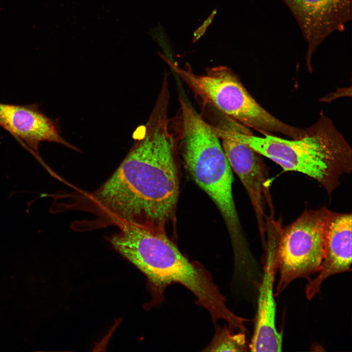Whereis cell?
I'll return each instance as SVG.
<instances>
[{
    "label": "cell",
    "mask_w": 352,
    "mask_h": 352,
    "mask_svg": "<svg viewBox=\"0 0 352 352\" xmlns=\"http://www.w3.org/2000/svg\"><path fill=\"white\" fill-rule=\"evenodd\" d=\"M295 18L308 44L305 60L308 71H313V54L334 31H343L352 19L350 0H283Z\"/></svg>",
    "instance_id": "ba28073f"
},
{
    "label": "cell",
    "mask_w": 352,
    "mask_h": 352,
    "mask_svg": "<svg viewBox=\"0 0 352 352\" xmlns=\"http://www.w3.org/2000/svg\"><path fill=\"white\" fill-rule=\"evenodd\" d=\"M162 55L174 74L189 87L204 106L211 107L262 134L281 133L290 139L303 137L306 129L299 128L277 118L252 97L229 67L207 68L204 74L182 68Z\"/></svg>",
    "instance_id": "5b68a950"
},
{
    "label": "cell",
    "mask_w": 352,
    "mask_h": 352,
    "mask_svg": "<svg viewBox=\"0 0 352 352\" xmlns=\"http://www.w3.org/2000/svg\"><path fill=\"white\" fill-rule=\"evenodd\" d=\"M341 88L336 90L332 93H330L326 95L325 97L321 99V101L325 102H330L335 99L338 97L349 96V91H351V88Z\"/></svg>",
    "instance_id": "9a60e30c"
},
{
    "label": "cell",
    "mask_w": 352,
    "mask_h": 352,
    "mask_svg": "<svg viewBox=\"0 0 352 352\" xmlns=\"http://www.w3.org/2000/svg\"><path fill=\"white\" fill-rule=\"evenodd\" d=\"M114 249L146 276L152 296L148 308L163 300L165 288L180 284L197 297L215 324L220 320L230 324L236 315L226 306V299L208 272L196 263L189 261L168 238L165 230L129 225L117 236Z\"/></svg>",
    "instance_id": "7a4b0ae2"
},
{
    "label": "cell",
    "mask_w": 352,
    "mask_h": 352,
    "mask_svg": "<svg viewBox=\"0 0 352 352\" xmlns=\"http://www.w3.org/2000/svg\"><path fill=\"white\" fill-rule=\"evenodd\" d=\"M0 126L34 150L41 142L48 141L79 151L60 135L58 121L46 115L36 104L0 103Z\"/></svg>",
    "instance_id": "9c48e42d"
},
{
    "label": "cell",
    "mask_w": 352,
    "mask_h": 352,
    "mask_svg": "<svg viewBox=\"0 0 352 352\" xmlns=\"http://www.w3.org/2000/svg\"><path fill=\"white\" fill-rule=\"evenodd\" d=\"M149 34L163 49L164 56L171 61H175L172 44L161 25L159 24L156 28L150 31Z\"/></svg>",
    "instance_id": "4fadbf2b"
},
{
    "label": "cell",
    "mask_w": 352,
    "mask_h": 352,
    "mask_svg": "<svg viewBox=\"0 0 352 352\" xmlns=\"http://www.w3.org/2000/svg\"><path fill=\"white\" fill-rule=\"evenodd\" d=\"M277 239L268 236L267 253L262 281L259 291L254 331L249 345L252 352H281L282 334L276 327V304L273 287L277 269L275 259Z\"/></svg>",
    "instance_id": "8fae6325"
},
{
    "label": "cell",
    "mask_w": 352,
    "mask_h": 352,
    "mask_svg": "<svg viewBox=\"0 0 352 352\" xmlns=\"http://www.w3.org/2000/svg\"></svg>",
    "instance_id": "2e32d148"
},
{
    "label": "cell",
    "mask_w": 352,
    "mask_h": 352,
    "mask_svg": "<svg viewBox=\"0 0 352 352\" xmlns=\"http://www.w3.org/2000/svg\"><path fill=\"white\" fill-rule=\"evenodd\" d=\"M170 100L158 96L149 118L132 133L135 142L114 173L91 195L110 223L164 229L179 193L176 146L170 127Z\"/></svg>",
    "instance_id": "6da1fadb"
},
{
    "label": "cell",
    "mask_w": 352,
    "mask_h": 352,
    "mask_svg": "<svg viewBox=\"0 0 352 352\" xmlns=\"http://www.w3.org/2000/svg\"><path fill=\"white\" fill-rule=\"evenodd\" d=\"M170 126L176 149L193 178L221 212L235 244L242 240L234 202L231 168L213 126L194 108L184 91Z\"/></svg>",
    "instance_id": "277c9868"
},
{
    "label": "cell",
    "mask_w": 352,
    "mask_h": 352,
    "mask_svg": "<svg viewBox=\"0 0 352 352\" xmlns=\"http://www.w3.org/2000/svg\"><path fill=\"white\" fill-rule=\"evenodd\" d=\"M246 349L244 332H233L225 327L217 330L213 339L205 351L242 352L246 351Z\"/></svg>",
    "instance_id": "7c38bea8"
},
{
    "label": "cell",
    "mask_w": 352,
    "mask_h": 352,
    "mask_svg": "<svg viewBox=\"0 0 352 352\" xmlns=\"http://www.w3.org/2000/svg\"><path fill=\"white\" fill-rule=\"evenodd\" d=\"M352 214L330 212L326 225L324 254L318 274L309 280L306 294L311 299L320 292L328 277L351 270L352 264Z\"/></svg>",
    "instance_id": "30bf717a"
},
{
    "label": "cell",
    "mask_w": 352,
    "mask_h": 352,
    "mask_svg": "<svg viewBox=\"0 0 352 352\" xmlns=\"http://www.w3.org/2000/svg\"><path fill=\"white\" fill-rule=\"evenodd\" d=\"M216 13L217 10H214L208 18L204 21L203 23L194 31L192 43L197 42L204 34L207 27L212 23Z\"/></svg>",
    "instance_id": "5bb4252c"
},
{
    "label": "cell",
    "mask_w": 352,
    "mask_h": 352,
    "mask_svg": "<svg viewBox=\"0 0 352 352\" xmlns=\"http://www.w3.org/2000/svg\"><path fill=\"white\" fill-rule=\"evenodd\" d=\"M214 127L231 168L239 176L250 197L259 231L264 240L268 218L265 213L266 205L270 213H273L266 166L260 154L238 140L225 129Z\"/></svg>",
    "instance_id": "52a82bcc"
},
{
    "label": "cell",
    "mask_w": 352,
    "mask_h": 352,
    "mask_svg": "<svg viewBox=\"0 0 352 352\" xmlns=\"http://www.w3.org/2000/svg\"><path fill=\"white\" fill-rule=\"evenodd\" d=\"M330 212L324 207L306 211L286 227L279 228L275 259L280 279L276 295L295 279H308L319 271L324 258L325 232Z\"/></svg>",
    "instance_id": "8992f818"
},
{
    "label": "cell",
    "mask_w": 352,
    "mask_h": 352,
    "mask_svg": "<svg viewBox=\"0 0 352 352\" xmlns=\"http://www.w3.org/2000/svg\"><path fill=\"white\" fill-rule=\"evenodd\" d=\"M307 130V133L297 139L274 134L259 137L240 131L232 134L285 171L302 173L314 179L331 195L341 177L352 171L351 147L323 110Z\"/></svg>",
    "instance_id": "3957f363"
}]
</instances>
